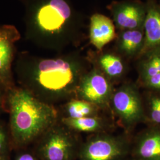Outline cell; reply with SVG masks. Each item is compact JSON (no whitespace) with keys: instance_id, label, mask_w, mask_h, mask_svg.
Segmentation results:
<instances>
[{"instance_id":"obj_1","label":"cell","mask_w":160,"mask_h":160,"mask_svg":"<svg viewBox=\"0 0 160 160\" xmlns=\"http://www.w3.org/2000/svg\"><path fill=\"white\" fill-rule=\"evenodd\" d=\"M14 66L19 87L52 105L75 98L80 80L88 71L85 59L77 52L47 58L20 52Z\"/></svg>"},{"instance_id":"obj_2","label":"cell","mask_w":160,"mask_h":160,"mask_svg":"<svg viewBox=\"0 0 160 160\" xmlns=\"http://www.w3.org/2000/svg\"><path fill=\"white\" fill-rule=\"evenodd\" d=\"M17 1L23 7L27 41L57 51L78 43L81 22L71 0Z\"/></svg>"},{"instance_id":"obj_3","label":"cell","mask_w":160,"mask_h":160,"mask_svg":"<svg viewBox=\"0 0 160 160\" xmlns=\"http://www.w3.org/2000/svg\"><path fill=\"white\" fill-rule=\"evenodd\" d=\"M10 116L9 131L12 145L23 148L36 142L59 119V111L20 87L5 92Z\"/></svg>"},{"instance_id":"obj_4","label":"cell","mask_w":160,"mask_h":160,"mask_svg":"<svg viewBox=\"0 0 160 160\" xmlns=\"http://www.w3.org/2000/svg\"><path fill=\"white\" fill-rule=\"evenodd\" d=\"M36 155L40 160H72L78 149L75 132L59 119L36 141Z\"/></svg>"},{"instance_id":"obj_5","label":"cell","mask_w":160,"mask_h":160,"mask_svg":"<svg viewBox=\"0 0 160 160\" xmlns=\"http://www.w3.org/2000/svg\"><path fill=\"white\" fill-rule=\"evenodd\" d=\"M110 108L126 131L145 119L143 101L137 87L126 82L114 89Z\"/></svg>"},{"instance_id":"obj_6","label":"cell","mask_w":160,"mask_h":160,"mask_svg":"<svg viewBox=\"0 0 160 160\" xmlns=\"http://www.w3.org/2000/svg\"><path fill=\"white\" fill-rule=\"evenodd\" d=\"M129 150V141L122 135L107 132L94 133L79 149L80 160H122Z\"/></svg>"},{"instance_id":"obj_7","label":"cell","mask_w":160,"mask_h":160,"mask_svg":"<svg viewBox=\"0 0 160 160\" xmlns=\"http://www.w3.org/2000/svg\"><path fill=\"white\" fill-rule=\"evenodd\" d=\"M114 91L113 83L93 65L82 75L75 98L92 103L100 109H108Z\"/></svg>"},{"instance_id":"obj_8","label":"cell","mask_w":160,"mask_h":160,"mask_svg":"<svg viewBox=\"0 0 160 160\" xmlns=\"http://www.w3.org/2000/svg\"><path fill=\"white\" fill-rule=\"evenodd\" d=\"M21 38L14 25H0V88L4 92L16 87L13 65L17 53L16 43Z\"/></svg>"},{"instance_id":"obj_9","label":"cell","mask_w":160,"mask_h":160,"mask_svg":"<svg viewBox=\"0 0 160 160\" xmlns=\"http://www.w3.org/2000/svg\"><path fill=\"white\" fill-rule=\"evenodd\" d=\"M115 27L120 30L144 29L147 4L139 0L113 1L108 7Z\"/></svg>"},{"instance_id":"obj_10","label":"cell","mask_w":160,"mask_h":160,"mask_svg":"<svg viewBox=\"0 0 160 160\" xmlns=\"http://www.w3.org/2000/svg\"><path fill=\"white\" fill-rule=\"evenodd\" d=\"M116 27L113 22L102 14H94L90 18L89 38L90 43L99 52L104 47L116 39Z\"/></svg>"},{"instance_id":"obj_11","label":"cell","mask_w":160,"mask_h":160,"mask_svg":"<svg viewBox=\"0 0 160 160\" xmlns=\"http://www.w3.org/2000/svg\"><path fill=\"white\" fill-rule=\"evenodd\" d=\"M147 15L144 23L145 39L140 57L145 53L160 48V7L155 0L147 3Z\"/></svg>"},{"instance_id":"obj_12","label":"cell","mask_w":160,"mask_h":160,"mask_svg":"<svg viewBox=\"0 0 160 160\" xmlns=\"http://www.w3.org/2000/svg\"><path fill=\"white\" fill-rule=\"evenodd\" d=\"M144 39V29L120 30L116 37L117 53L126 59H138L143 48Z\"/></svg>"},{"instance_id":"obj_13","label":"cell","mask_w":160,"mask_h":160,"mask_svg":"<svg viewBox=\"0 0 160 160\" xmlns=\"http://www.w3.org/2000/svg\"><path fill=\"white\" fill-rule=\"evenodd\" d=\"M92 62L113 83L121 80L126 74L123 58L118 53L101 51L92 60Z\"/></svg>"},{"instance_id":"obj_14","label":"cell","mask_w":160,"mask_h":160,"mask_svg":"<svg viewBox=\"0 0 160 160\" xmlns=\"http://www.w3.org/2000/svg\"><path fill=\"white\" fill-rule=\"evenodd\" d=\"M135 152L139 160H160V128H152L139 136Z\"/></svg>"},{"instance_id":"obj_15","label":"cell","mask_w":160,"mask_h":160,"mask_svg":"<svg viewBox=\"0 0 160 160\" xmlns=\"http://www.w3.org/2000/svg\"><path fill=\"white\" fill-rule=\"evenodd\" d=\"M59 121L75 132H88L94 134L107 132L110 125L108 120L100 116L78 119L59 118Z\"/></svg>"},{"instance_id":"obj_16","label":"cell","mask_w":160,"mask_h":160,"mask_svg":"<svg viewBox=\"0 0 160 160\" xmlns=\"http://www.w3.org/2000/svg\"><path fill=\"white\" fill-rule=\"evenodd\" d=\"M101 110L92 103L75 98L65 102L59 114V118L78 119L100 116Z\"/></svg>"},{"instance_id":"obj_17","label":"cell","mask_w":160,"mask_h":160,"mask_svg":"<svg viewBox=\"0 0 160 160\" xmlns=\"http://www.w3.org/2000/svg\"><path fill=\"white\" fill-rule=\"evenodd\" d=\"M137 59L138 72L141 82L160 74V48L148 52Z\"/></svg>"},{"instance_id":"obj_18","label":"cell","mask_w":160,"mask_h":160,"mask_svg":"<svg viewBox=\"0 0 160 160\" xmlns=\"http://www.w3.org/2000/svg\"><path fill=\"white\" fill-rule=\"evenodd\" d=\"M147 109L145 110V119L152 123L160 125V95L151 94L147 98Z\"/></svg>"},{"instance_id":"obj_19","label":"cell","mask_w":160,"mask_h":160,"mask_svg":"<svg viewBox=\"0 0 160 160\" xmlns=\"http://www.w3.org/2000/svg\"><path fill=\"white\" fill-rule=\"evenodd\" d=\"M12 146L9 129H7L4 125L0 121V156L9 160Z\"/></svg>"},{"instance_id":"obj_20","label":"cell","mask_w":160,"mask_h":160,"mask_svg":"<svg viewBox=\"0 0 160 160\" xmlns=\"http://www.w3.org/2000/svg\"><path fill=\"white\" fill-rule=\"evenodd\" d=\"M141 82L146 88L160 93V74L149 77Z\"/></svg>"},{"instance_id":"obj_21","label":"cell","mask_w":160,"mask_h":160,"mask_svg":"<svg viewBox=\"0 0 160 160\" xmlns=\"http://www.w3.org/2000/svg\"><path fill=\"white\" fill-rule=\"evenodd\" d=\"M15 160H40L39 158L29 151H22L16 155Z\"/></svg>"},{"instance_id":"obj_22","label":"cell","mask_w":160,"mask_h":160,"mask_svg":"<svg viewBox=\"0 0 160 160\" xmlns=\"http://www.w3.org/2000/svg\"><path fill=\"white\" fill-rule=\"evenodd\" d=\"M1 91H3V90H0V112L2 109V106L4 105V102L5 100V93H4V94H3L2 92Z\"/></svg>"},{"instance_id":"obj_23","label":"cell","mask_w":160,"mask_h":160,"mask_svg":"<svg viewBox=\"0 0 160 160\" xmlns=\"http://www.w3.org/2000/svg\"><path fill=\"white\" fill-rule=\"evenodd\" d=\"M0 160H7L4 158H3V157H2L1 156H0Z\"/></svg>"}]
</instances>
